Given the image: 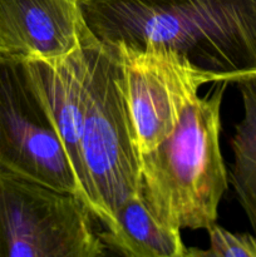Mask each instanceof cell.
I'll list each match as a JSON object with an SVG mask.
<instances>
[{
    "mask_svg": "<svg viewBox=\"0 0 256 257\" xmlns=\"http://www.w3.org/2000/svg\"><path fill=\"white\" fill-rule=\"evenodd\" d=\"M122 60L125 98L140 153L157 147L176 130L182 109L198 89L216 83L170 50L114 45Z\"/></svg>",
    "mask_w": 256,
    "mask_h": 257,
    "instance_id": "obj_6",
    "label": "cell"
},
{
    "mask_svg": "<svg viewBox=\"0 0 256 257\" xmlns=\"http://www.w3.org/2000/svg\"><path fill=\"white\" fill-rule=\"evenodd\" d=\"M210 248L207 251L190 250L191 256L256 257V236L233 233L218 225L208 228Z\"/></svg>",
    "mask_w": 256,
    "mask_h": 257,
    "instance_id": "obj_11",
    "label": "cell"
},
{
    "mask_svg": "<svg viewBox=\"0 0 256 257\" xmlns=\"http://www.w3.org/2000/svg\"><path fill=\"white\" fill-rule=\"evenodd\" d=\"M85 47L89 65L82 135L84 192L94 218L109 228L123 201L141 191V153L117 47L95 37Z\"/></svg>",
    "mask_w": 256,
    "mask_h": 257,
    "instance_id": "obj_3",
    "label": "cell"
},
{
    "mask_svg": "<svg viewBox=\"0 0 256 257\" xmlns=\"http://www.w3.org/2000/svg\"><path fill=\"white\" fill-rule=\"evenodd\" d=\"M0 175L42 183L84 202L69 157L24 62L5 57H0Z\"/></svg>",
    "mask_w": 256,
    "mask_h": 257,
    "instance_id": "obj_5",
    "label": "cell"
},
{
    "mask_svg": "<svg viewBox=\"0 0 256 257\" xmlns=\"http://www.w3.org/2000/svg\"><path fill=\"white\" fill-rule=\"evenodd\" d=\"M227 82H216L182 109L176 130L141 153V195L160 222L183 230H208L228 187L220 147L221 103Z\"/></svg>",
    "mask_w": 256,
    "mask_h": 257,
    "instance_id": "obj_2",
    "label": "cell"
},
{
    "mask_svg": "<svg viewBox=\"0 0 256 257\" xmlns=\"http://www.w3.org/2000/svg\"><path fill=\"white\" fill-rule=\"evenodd\" d=\"M92 37L80 0H0V57L58 59Z\"/></svg>",
    "mask_w": 256,
    "mask_h": 257,
    "instance_id": "obj_7",
    "label": "cell"
},
{
    "mask_svg": "<svg viewBox=\"0 0 256 257\" xmlns=\"http://www.w3.org/2000/svg\"><path fill=\"white\" fill-rule=\"evenodd\" d=\"M105 247L128 257L191 256L181 238V230L167 227L155 217L140 192L117 208L109 228L99 232Z\"/></svg>",
    "mask_w": 256,
    "mask_h": 257,
    "instance_id": "obj_9",
    "label": "cell"
},
{
    "mask_svg": "<svg viewBox=\"0 0 256 257\" xmlns=\"http://www.w3.org/2000/svg\"><path fill=\"white\" fill-rule=\"evenodd\" d=\"M78 196L0 175V257H98L105 245Z\"/></svg>",
    "mask_w": 256,
    "mask_h": 257,
    "instance_id": "obj_4",
    "label": "cell"
},
{
    "mask_svg": "<svg viewBox=\"0 0 256 257\" xmlns=\"http://www.w3.org/2000/svg\"><path fill=\"white\" fill-rule=\"evenodd\" d=\"M87 42L79 49L63 58L23 62L35 90L54 123L79 182L85 205L89 208L84 192L82 163L83 120L89 65L85 47Z\"/></svg>",
    "mask_w": 256,
    "mask_h": 257,
    "instance_id": "obj_8",
    "label": "cell"
},
{
    "mask_svg": "<svg viewBox=\"0 0 256 257\" xmlns=\"http://www.w3.org/2000/svg\"><path fill=\"white\" fill-rule=\"evenodd\" d=\"M100 42L176 53L216 82L256 78V0H80Z\"/></svg>",
    "mask_w": 256,
    "mask_h": 257,
    "instance_id": "obj_1",
    "label": "cell"
},
{
    "mask_svg": "<svg viewBox=\"0 0 256 257\" xmlns=\"http://www.w3.org/2000/svg\"><path fill=\"white\" fill-rule=\"evenodd\" d=\"M237 84L243 117L236 124L235 135L231 138L233 163L227 175L256 235V78L241 80Z\"/></svg>",
    "mask_w": 256,
    "mask_h": 257,
    "instance_id": "obj_10",
    "label": "cell"
}]
</instances>
